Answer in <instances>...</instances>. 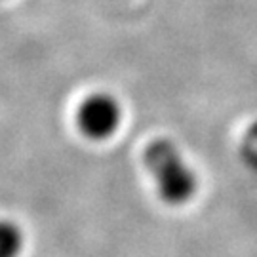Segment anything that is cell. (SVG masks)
<instances>
[{
    "label": "cell",
    "mask_w": 257,
    "mask_h": 257,
    "mask_svg": "<svg viewBox=\"0 0 257 257\" xmlns=\"http://www.w3.org/2000/svg\"><path fill=\"white\" fill-rule=\"evenodd\" d=\"M143 162L153 175L160 198L170 206H183L193 200L198 177L185 162L181 151L170 139H155L143 151Z\"/></svg>",
    "instance_id": "6da1fadb"
},
{
    "label": "cell",
    "mask_w": 257,
    "mask_h": 257,
    "mask_svg": "<svg viewBox=\"0 0 257 257\" xmlns=\"http://www.w3.org/2000/svg\"><path fill=\"white\" fill-rule=\"evenodd\" d=\"M120 103L109 93L88 95L76 110V126L88 139H109L120 126Z\"/></svg>",
    "instance_id": "7a4b0ae2"
},
{
    "label": "cell",
    "mask_w": 257,
    "mask_h": 257,
    "mask_svg": "<svg viewBox=\"0 0 257 257\" xmlns=\"http://www.w3.org/2000/svg\"><path fill=\"white\" fill-rule=\"evenodd\" d=\"M25 246V234L16 221L0 219V257H19Z\"/></svg>",
    "instance_id": "3957f363"
}]
</instances>
